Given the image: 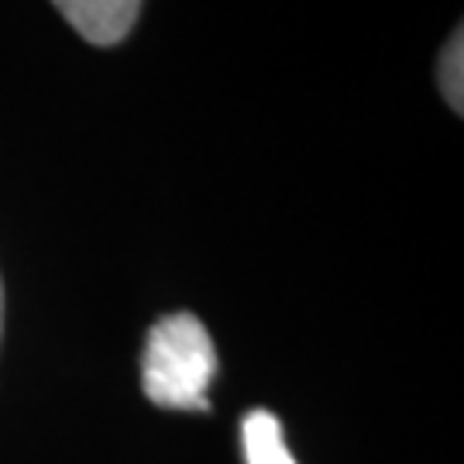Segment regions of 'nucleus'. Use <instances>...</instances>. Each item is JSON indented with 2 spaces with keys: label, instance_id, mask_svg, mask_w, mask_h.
Masks as SVG:
<instances>
[{
  "label": "nucleus",
  "instance_id": "nucleus-2",
  "mask_svg": "<svg viewBox=\"0 0 464 464\" xmlns=\"http://www.w3.org/2000/svg\"><path fill=\"white\" fill-rule=\"evenodd\" d=\"M90 45H121L141 14V0H52Z\"/></svg>",
  "mask_w": 464,
  "mask_h": 464
},
{
  "label": "nucleus",
  "instance_id": "nucleus-5",
  "mask_svg": "<svg viewBox=\"0 0 464 464\" xmlns=\"http://www.w3.org/2000/svg\"><path fill=\"white\" fill-rule=\"evenodd\" d=\"M0 327H4V285H0Z\"/></svg>",
  "mask_w": 464,
  "mask_h": 464
},
{
  "label": "nucleus",
  "instance_id": "nucleus-4",
  "mask_svg": "<svg viewBox=\"0 0 464 464\" xmlns=\"http://www.w3.org/2000/svg\"><path fill=\"white\" fill-rule=\"evenodd\" d=\"M437 80H440V93L448 100L454 114L464 111V34L461 28L450 34V42L440 52V66H437Z\"/></svg>",
  "mask_w": 464,
  "mask_h": 464
},
{
  "label": "nucleus",
  "instance_id": "nucleus-1",
  "mask_svg": "<svg viewBox=\"0 0 464 464\" xmlns=\"http://www.w3.org/2000/svg\"><path fill=\"white\" fill-rule=\"evenodd\" d=\"M217 351L193 314H169L149 331L141 358V389L162 410H207Z\"/></svg>",
  "mask_w": 464,
  "mask_h": 464
},
{
  "label": "nucleus",
  "instance_id": "nucleus-3",
  "mask_svg": "<svg viewBox=\"0 0 464 464\" xmlns=\"http://www.w3.org/2000/svg\"><path fill=\"white\" fill-rule=\"evenodd\" d=\"M245 458L248 464H296L282 440V423L268 410H255L245 416Z\"/></svg>",
  "mask_w": 464,
  "mask_h": 464
}]
</instances>
